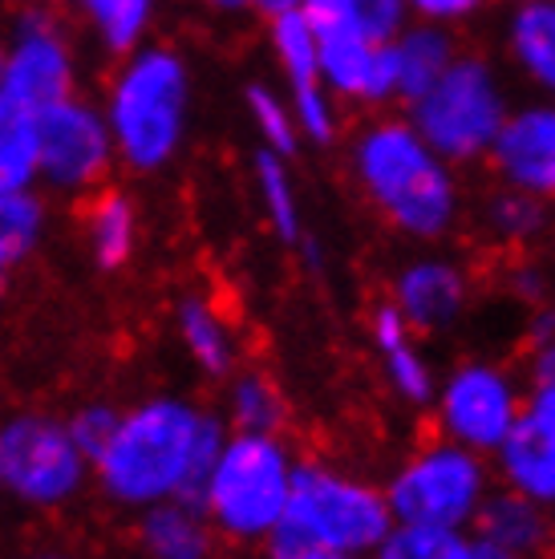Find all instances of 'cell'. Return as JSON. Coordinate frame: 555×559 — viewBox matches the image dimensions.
<instances>
[{"mask_svg": "<svg viewBox=\"0 0 555 559\" xmlns=\"http://www.w3.org/2000/svg\"><path fill=\"white\" fill-rule=\"evenodd\" d=\"M227 421L179 393H154L118 409L110 442L94 454V475L118 507L146 511L167 499H194Z\"/></svg>", "mask_w": 555, "mask_h": 559, "instance_id": "6da1fadb", "label": "cell"}, {"mask_svg": "<svg viewBox=\"0 0 555 559\" xmlns=\"http://www.w3.org/2000/svg\"><path fill=\"white\" fill-rule=\"evenodd\" d=\"M349 170L369 207L405 239L438 243L459 227V170L410 127V118L365 122L349 146Z\"/></svg>", "mask_w": 555, "mask_h": 559, "instance_id": "7a4b0ae2", "label": "cell"}, {"mask_svg": "<svg viewBox=\"0 0 555 559\" xmlns=\"http://www.w3.org/2000/svg\"><path fill=\"white\" fill-rule=\"evenodd\" d=\"M194 106V78L179 49L139 45L114 70L102 102L118 163L139 175L167 170L187 146Z\"/></svg>", "mask_w": 555, "mask_h": 559, "instance_id": "3957f363", "label": "cell"}, {"mask_svg": "<svg viewBox=\"0 0 555 559\" xmlns=\"http://www.w3.org/2000/svg\"><path fill=\"white\" fill-rule=\"evenodd\" d=\"M296 454L280 433L227 430L220 454L194 490L215 535L232 544H264L288 511Z\"/></svg>", "mask_w": 555, "mask_h": 559, "instance_id": "277c9868", "label": "cell"}, {"mask_svg": "<svg viewBox=\"0 0 555 559\" xmlns=\"http://www.w3.org/2000/svg\"><path fill=\"white\" fill-rule=\"evenodd\" d=\"M511 110V94L499 66L483 53H459L430 90L405 102L410 127L442 154L450 167L483 163L503 118Z\"/></svg>", "mask_w": 555, "mask_h": 559, "instance_id": "5b68a950", "label": "cell"}, {"mask_svg": "<svg viewBox=\"0 0 555 559\" xmlns=\"http://www.w3.org/2000/svg\"><path fill=\"white\" fill-rule=\"evenodd\" d=\"M280 527L312 551L369 559L389 535L393 515L377 483L333 462H300Z\"/></svg>", "mask_w": 555, "mask_h": 559, "instance_id": "8992f818", "label": "cell"}, {"mask_svg": "<svg viewBox=\"0 0 555 559\" xmlns=\"http://www.w3.org/2000/svg\"><path fill=\"white\" fill-rule=\"evenodd\" d=\"M491 490H495L491 459L454 447L446 438H430L389 471L381 495L393 523L471 532Z\"/></svg>", "mask_w": 555, "mask_h": 559, "instance_id": "52a82bcc", "label": "cell"}, {"mask_svg": "<svg viewBox=\"0 0 555 559\" xmlns=\"http://www.w3.org/2000/svg\"><path fill=\"white\" fill-rule=\"evenodd\" d=\"M528 409V390L515 369L495 357H462L438 373L430 414L438 438L467 447L491 459L503 447V438L515 430V421Z\"/></svg>", "mask_w": 555, "mask_h": 559, "instance_id": "ba28073f", "label": "cell"}, {"mask_svg": "<svg viewBox=\"0 0 555 559\" xmlns=\"http://www.w3.org/2000/svg\"><path fill=\"white\" fill-rule=\"evenodd\" d=\"M94 462L70 426L49 414H16L0 426V490L33 511H54L82 495Z\"/></svg>", "mask_w": 555, "mask_h": 559, "instance_id": "9c48e42d", "label": "cell"}, {"mask_svg": "<svg viewBox=\"0 0 555 559\" xmlns=\"http://www.w3.org/2000/svg\"><path fill=\"white\" fill-rule=\"evenodd\" d=\"M78 94V53L66 25L45 4H21L0 45V98L42 114Z\"/></svg>", "mask_w": 555, "mask_h": 559, "instance_id": "30bf717a", "label": "cell"}, {"mask_svg": "<svg viewBox=\"0 0 555 559\" xmlns=\"http://www.w3.org/2000/svg\"><path fill=\"white\" fill-rule=\"evenodd\" d=\"M114 163L118 154L102 106L73 94L37 114V175L45 187L61 195H90L106 182Z\"/></svg>", "mask_w": 555, "mask_h": 559, "instance_id": "8fae6325", "label": "cell"}, {"mask_svg": "<svg viewBox=\"0 0 555 559\" xmlns=\"http://www.w3.org/2000/svg\"><path fill=\"white\" fill-rule=\"evenodd\" d=\"M312 33H317L320 85L341 106H389V102H398L389 41L369 37L353 21H320V25H312Z\"/></svg>", "mask_w": 555, "mask_h": 559, "instance_id": "7c38bea8", "label": "cell"}, {"mask_svg": "<svg viewBox=\"0 0 555 559\" xmlns=\"http://www.w3.org/2000/svg\"><path fill=\"white\" fill-rule=\"evenodd\" d=\"M499 187L535 195L555 207V102H511L499 134L486 151Z\"/></svg>", "mask_w": 555, "mask_h": 559, "instance_id": "4fadbf2b", "label": "cell"}, {"mask_svg": "<svg viewBox=\"0 0 555 559\" xmlns=\"http://www.w3.org/2000/svg\"><path fill=\"white\" fill-rule=\"evenodd\" d=\"M474 284L462 260L446 252H422L405 260L393 276L389 305L402 312V321L417 336H442L454 333L462 317L471 312Z\"/></svg>", "mask_w": 555, "mask_h": 559, "instance_id": "5bb4252c", "label": "cell"}, {"mask_svg": "<svg viewBox=\"0 0 555 559\" xmlns=\"http://www.w3.org/2000/svg\"><path fill=\"white\" fill-rule=\"evenodd\" d=\"M491 471L503 490L555 511V418L543 409H523L515 430L491 454Z\"/></svg>", "mask_w": 555, "mask_h": 559, "instance_id": "9a60e30c", "label": "cell"}, {"mask_svg": "<svg viewBox=\"0 0 555 559\" xmlns=\"http://www.w3.org/2000/svg\"><path fill=\"white\" fill-rule=\"evenodd\" d=\"M369 341H374L389 393L410 409H430L434 390H438V369H434L430 353L417 345V333L389 300L377 305L369 317Z\"/></svg>", "mask_w": 555, "mask_h": 559, "instance_id": "2e32d148", "label": "cell"}, {"mask_svg": "<svg viewBox=\"0 0 555 559\" xmlns=\"http://www.w3.org/2000/svg\"><path fill=\"white\" fill-rule=\"evenodd\" d=\"M503 53L535 98L555 102V0H511L503 16Z\"/></svg>", "mask_w": 555, "mask_h": 559, "instance_id": "e0dca14e", "label": "cell"}, {"mask_svg": "<svg viewBox=\"0 0 555 559\" xmlns=\"http://www.w3.org/2000/svg\"><path fill=\"white\" fill-rule=\"evenodd\" d=\"M175 333L191 365L211 381H227L239 369V333L211 296L187 293L175 308Z\"/></svg>", "mask_w": 555, "mask_h": 559, "instance_id": "ac0fdd59", "label": "cell"}, {"mask_svg": "<svg viewBox=\"0 0 555 559\" xmlns=\"http://www.w3.org/2000/svg\"><path fill=\"white\" fill-rule=\"evenodd\" d=\"M552 527L555 515L547 507L531 503L523 495H511V490H491L486 495L483 511L474 519V539H483L491 547H503L511 556L523 559H540L543 551H552Z\"/></svg>", "mask_w": 555, "mask_h": 559, "instance_id": "d6986e66", "label": "cell"}, {"mask_svg": "<svg viewBox=\"0 0 555 559\" xmlns=\"http://www.w3.org/2000/svg\"><path fill=\"white\" fill-rule=\"evenodd\" d=\"M139 515V547L146 559H211L215 551V527L194 499H167Z\"/></svg>", "mask_w": 555, "mask_h": 559, "instance_id": "ffe728a7", "label": "cell"}, {"mask_svg": "<svg viewBox=\"0 0 555 559\" xmlns=\"http://www.w3.org/2000/svg\"><path fill=\"white\" fill-rule=\"evenodd\" d=\"M459 53L462 49H459L454 28L426 25V21H405V25L389 37L398 102H414L422 90H430Z\"/></svg>", "mask_w": 555, "mask_h": 559, "instance_id": "44dd1931", "label": "cell"}, {"mask_svg": "<svg viewBox=\"0 0 555 559\" xmlns=\"http://www.w3.org/2000/svg\"><path fill=\"white\" fill-rule=\"evenodd\" d=\"M85 252L97 267H122L134 248H139L142 236V219H139V203L126 195V191H94L90 203H85Z\"/></svg>", "mask_w": 555, "mask_h": 559, "instance_id": "7402d4cb", "label": "cell"}, {"mask_svg": "<svg viewBox=\"0 0 555 559\" xmlns=\"http://www.w3.org/2000/svg\"><path fill=\"white\" fill-rule=\"evenodd\" d=\"M66 4L85 25V33L114 57H126L146 45L158 21V0H66Z\"/></svg>", "mask_w": 555, "mask_h": 559, "instance_id": "603a6c76", "label": "cell"}, {"mask_svg": "<svg viewBox=\"0 0 555 559\" xmlns=\"http://www.w3.org/2000/svg\"><path fill=\"white\" fill-rule=\"evenodd\" d=\"M483 231L499 248H535L552 231V203L511 187H495L483 199Z\"/></svg>", "mask_w": 555, "mask_h": 559, "instance_id": "cb8c5ba5", "label": "cell"}, {"mask_svg": "<svg viewBox=\"0 0 555 559\" xmlns=\"http://www.w3.org/2000/svg\"><path fill=\"white\" fill-rule=\"evenodd\" d=\"M288 418V402L276 381L260 373V369H236L227 378V406H223V421L227 430L244 433H280Z\"/></svg>", "mask_w": 555, "mask_h": 559, "instance_id": "d4e9b609", "label": "cell"}, {"mask_svg": "<svg viewBox=\"0 0 555 559\" xmlns=\"http://www.w3.org/2000/svg\"><path fill=\"white\" fill-rule=\"evenodd\" d=\"M256 195H260L264 219L280 243H288V248L305 243V207H300V187L292 179L288 158L268 151L256 154Z\"/></svg>", "mask_w": 555, "mask_h": 559, "instance_id": "484cf974", "label": "cell"}, {"mask_svg": "<svg viewBox=\"0 0 555 559\" xmlns=\"http://www.w3.org/2000/svg\"><path fill=\"white\" fill-rule=\"evenodd\" d=\"M37 114L0 98V195L37 191Z\"/></svg>", "mask_w": 555, "mask_h": 559, "instance_id": "4316f807", "label": "cell"}, {"mask_svg": "<svg viewBox=\"0 0 555 559\" xmlns=\"http://www.w3.org/2000/svg\"><path fill=\"white\" fill-rule=\"evenodd\" d=\"M45 236V203L37 191L0 195V293L13 272L42 248Z\"/></svg>", "mask_w": 555, "mask_h": 559, "instance_id": "83f0119b", "label": "cell"}, {"mask_svg": "<svg viewBox=\"0 0 555 559\" xmlns=\"http://www.w3.org/2000/svg\"><path fill=\"white\" fill-rule=\"evenodd\" d=\"M268 49H272V61H276L280 78L288 90H300V85L320 82V66H317V33L305 21V13H284L268 21Z\"/></svg>", "mask_w": 555, "mask_h": 559, "instance_id": "f1b7e54d", "label": "cell"}, {"mask_svg": "<svg viewBox=\"0 0 555 559\" xmlns=\"http://www.w3.org/2000/svg\"><path fill=\"white\" fill-rule=\"evenodd\" d=\"M369 559H474V535L393 523Z\"/></svg>", "mask_w": 555, "mask_h": 559, "instance_id": "f546056e", "label": "cell"}, {"mask_svg": "<svg viewBox=\"0 0 555 559\" xmlns=\"http://www.w3.org/2000/svg\"><path fill=\"white\" fill-rule=\"evenodd\" d=\"M528 406L555 418V305L531 308L528 321Z\"/></svg>", "mask_w": 555, "mask_h": 559, "instance_id": "4dcf8cb0", "label": "cell"}, {"mask_svg": "<svg viewBox=\"0 0 555 559\" xmlns=\"http://www.w3.org/2000/svg\"><path fill=\"white\" fill-rule=\"evenodd\" d=\"M244 106H248L251 130L260 134V146H264L268 154L292 158L296 146H300V134H296V122H292L288 98L280 94L276 85L251 82L248 90H244Z\"/></svg>", "mask_w": 555, "mask_h": 559, "instance_id": "1f68e13d", "label": "cell"}, {"mask_svg": "<svg viewBox=\"0 0 555 559\" xmlns=\"http://www.w3.org/2000/svg\"><path fill=\"white\" fill-rule=\"evenodd\" d=\"M288 106H292V122H296L300 142L333 146V142L341 139V102H336L320 82L288 90Z\"/></svg>", "mask_w": 555, "mask_h": 559, "instance_id": "d6a6232c", "label": "cell"}, {"mask_svg": "<svg viewBox=\"0 0 555 559\" xmlns=\"http://www.w3.org/2000/svg\"><path fill=\"white\" fill-rule=\"evenodd\" d=\"M336 4H341V13L353 16V21H357L369 37H377V41H389V37L410 21L405 0H336Z\"/></svg>", "mask_w": 555, "mask_h": 559, "instance_id": "836d02e7", "label": "cell"}, {"mask_svg": "<svg viewBox=\"0 0 555 559\" xmlns=\"http://www.w3.org/2000/svg\"><path fill=\"white\" fill-rule=\"evenodd\" d=\"M486 4L491 0H405L410 21H426V25H442V28L471 25L474 16L486 13Z\"/></svg>", "mask_w": 555, "mask_h": 559, "instance_id": "e575fe53", "label": "cell"}, {"mask_svg": "<svg viewBox=\"0 0 555 559\" xmlns=\"http://www.w3.org/2000/svg\"><path fill=\"white\" fill-rule=\"evenodd\" d=\"M114 421H118V409H110V406H82L78 414H73L66 426H70V433H73V442L90 454V462H94V454L106 442H110V433H114Z\"/></svg>", "mask_w": 555, "mask_h": 559, "instance_id": "d590c367", "label": "cell"}, {"mask_svg": "<svg viewBox=\"0 0 555 559\" xmlns=\"http://www.w3.org/2000/svg\"><path fill=\"white\" fill-rule=\"evenodd\" d=\"M507 293H511V300H519V305L540 308L552 300V276H547V267L535 264V260H519V264H511V272H507Z\"/></svg>", "mask_w": 555, "mask_h": 559, "instance_id": "8d00e7d4", "label": "cell"}, {"mask_svg": "<svg viewBox=\"0 0 555 559\" xmlns=\"http://www.w3.org/2000/svg\"><path fill=\"white\" fill-rule=\"evenodd\" d=\"M305 0H248L251 13H260L264 21H272V16H284V13H296Z\"/></svg>", "mask_w": 555, "mask_h": 559, "instance_id": "74e56055", "label": "cell"}, {"mask_svg": "<svg viewBox=\"0 0 555 559\" xmlns=\"http://www.w3.org/2000/svg\"><path fill=\"white\" fill-rule=\"evenodd\" d=\"M474 559H523V556H511V551H503V547H491L483 539H474Z\"/></svg>", "mask_w": 555, "mask_h": 559, "instance_id": "f35d334b", "label": "cell"}, {"mask_svg": "<svg viewBox=\"0 0 555 559\" xmlns=\"http://www.w3.org/2000/svg\"><path fill=\"white\" fill-rule=\"evenodd\" d=\"M215 13H248V0H203Z\"/></svg>", "mask_w": 555, "mask_h": 559, "instance_id": "ab89813d", "label": "cell"}, {"mask_svg": "<svg viewBox=\"0 0 555 559\" xmlns=\"http://www.w3.org/2000/svg\"><path fill=\"white\" fill-rule=\"evenodd\" d=\"M33 559H78V556H70V551H42V556H33Z\"/></svg>", "mask_w": 555, "mask_h": 559, "instance_id": "60d3db41", "label": "cell"}, {"mask_svg": "<svg viewBox=\"0 0 555 559\" xmlns=\"http://www.w3.org/2000/svg\"><path fill=\"white\" fill-rule=\"evenodd\" d=\"M317 559H362V556H341V551H320Z\"/></svg>", "mask_w": 555, "mask_h": 559, "instance_id": "b9f144b4", "label": "cell"}, {"mask_svg": "<svg viewBox=\"0 0 555 559\" xmlns=\"http://www.w3.org/2000/svg\"><path fill=\"white\" fill-rule=\"evenodd\" d=\"M552 551H555V527H552Z\"/></svg>", "mask_w": 555, "mask_h": 559, "instance_id": "7bdbcfd3", "label": "cell"}]
</instances>
